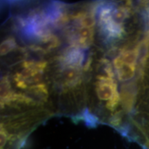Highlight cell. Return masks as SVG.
<instances>
[{
	"mask_svg": "<svg viewBox=\"0 0 149 149\" xmlns=\"http://www.w3.org/2000/svg\"><path fill=\"white\" fill-rule=\"evenodd\" d=\"M148 58L149 59L148 56ZM144 81V93L146 94V97L144 98V102L145 108L141 109V117L139 119V122H136V126L146 137L145 143H149V67Z\"/></svg>",
	"mask_w": 149,
	"mask_h": 149,
	"instance_id": "1",
	"label": "cell"
},
{
	"mask_svg": "<svg viewBox=\"0 0 149 149\" xmlns=\"http://www.w3.org/2000/svg\"><path fill=\"white\" fill-rule=\"evenodd\" d=\"M93 28L81 27L75 30V32L71 36V41L74 46L87 48L93 42Z\"/></svg>",
	"mask_w": 149,
	"mask_h": 149,
	"instance_id": "2",
	"label": "cell"
},
{
	"mask_svg": "<svg viewBox=\"0 0 149 149\" xmlns=\"http://www.w3.org/2000/svg\"><path fill=\"white\" fill-rule=\"evenodd\" d=\"M113 66L116 69L117 77L120 81H128L135 76L136 66L125 64L118 57L113 61Z\"/></svg>",
	"mask_w": 149,
	"mask_h": 149,
	"instance_id": "3",
	"label": "cell"
},
{
	"mask_svg": "<svg viewBox=\"0 0 149 149\" xmlns=\"http://www.w3.org/2000/svg\"><path fill=\"white\" fill-rule=\"evenodd\" d=\"M84 59V54L79 49L75 48H68L64 52L62 61L68 67L79 68Z\"/></svg>",
	"mask_w": 149,
	"mask_h": 149,
	"instance_id": "4",
	"label": "cell"
},
{
	"mask_svg": "<svg viewBox=\"0 0 149 149\" xmlns=\"http://www.w3.org/2000/svg\"><path fill=\"white\" fill-rule=\"evenodd\" d=\"M61 74L64 84L68 86H72L79 83L81 74L79 68L67 67L63 70Z\"/></svg>",
	"mask_w": 149,
	"mask_h": 149,
	"instance_id": "5",
	"label": "cell"
},
{
	"mask_svg": "<svg viewBox=\"0 0 149 149\" xmlns=\"http://www.w3.org/2000/svg\"><path fill=\"white\" fill-rule=\"evenodd\" d=\"M16 47L15 40L13 37H10L3 41L1 44V55H5Z\"/></svg>",
	"mask_w": 149,
	"mask_h": 149,
	"instance_id": "6",
	"label": "cell"
},
{
	"mask_svg": "<svg viewBox=\"0 0 149 149\" xmlns=\"http://www.w3.org/2000/svg\"><path fill=\"white\" fill-rule=\"evenodd\" d=\"M78 20L79 21L80 25L82 27L86 28H93L96 23L95 19L94 17L91 15H88L86 13Z\"/></svg>",
	"mask_w": 149,
	"mask_h": 149,
	"instance_id": "7",
	"label": "cell"
},
{
	"mask_svg": "<svg viewBox=\"0 0 149 149\" xmlns=\"http://www.w3.org/2000/svg\"><path fill=\"white\" fill-rule=\"evenodd\" d=\"M10 84L6 77H3L1 81V97L4 99L10 93Z\"/></svg>",
	"mask_w": 149,
	"mask_h": 149,
	"instance_id": "8",
	"label": "cell"
},
{
	"mask_svg": "<svg viewBox=\"0 0 149 149\" xmlns=\"http://www.w3.org/2000/svg\"><path fill=\"white\" fill-rule=\"evenodd\" d=\"M145 13H146L145 15H146L147 23H148V25L149 26V3H147L146 7H145Z\"/></svg>",
	"mask_w": 149,
	"mask_h": 149,
	"instance_id": "9",
	"label": "cell"
}]
</instances>
